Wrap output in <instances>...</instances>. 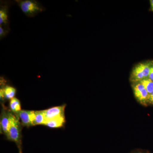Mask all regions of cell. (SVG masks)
I'll list each match as a JSON object with an SVG mask.
<instances>
[{
	"label": "cell",
	"mask_w": 153,
	"mask_h": 153,
	"mask_svg": "<svg viewBox=\"0 0 153 153\" xmlns=\"http://www.w3.org/2000/svg\"><path fill=\"white\" fill-rule=\"evenodd\" d=\"M9 114L10 126L7 137L11 140L16 143L20 149L21 127L19 118L10 112L9 113Z\"/></svg>",
	"instance_id": "6da1fadb"
},
{
	"label": "cell",
	"mask_w": 153,
	"mask_h": 153,
	"mask_svg": "<svg viewBox=\"0 0 153 153\" xmlns=\"http://www.w3.org/2000/svg\"><path fill=\"white\" fill-rule=\"evenodd\" d=\"M17 3L22 12L28 16L33 17L43 11L42 7L35 1H18Z\"/></svg>",
	"instance_id": "7a4b0ae2"
},
{
	"label": "cell",
	"mask_w": 153,
	"mask_h": 153,
	"mask_svg": "<svg viewBox=\"0 0 153 153\" xmlns=\"http://www.w3.org/2000/svg\"><path fill=\"white\" fill-rule=\"evenodd\" d=\"M151 66L149 63H140L135 66L131 76V80L134 82L141 81L146 78L149 74Z\"/></svg>",
	"instance_id": "3957f363"
},
{
	"label": "cell",
	"mask_w": 153,
	"mask_h": 153,
	"mask_svg": "<svg viewBox=\"0 0 153 153\" xmlns=\"http://www.w3.org/2000/svg\"><path fill=\"white\" fill-rule=\"evenodd\" d=\"M66 106V105H63L60 106L54 107L43 111L46 120L65 117L64 112Z\"/></svg>",
	"instance_id": "277c9868"
},
{
	"label": "cell",
	"mask_w": 153,
	"mask_h": 153,
	"mask_svg": "<svg viewBox=\"0 0 153 153\" xmlns=\"http://www.w3.org/2000/svg\"><path fill=\"white\" fill-rule=\"evenodd\" d=\"M133 91L135 97L142 104L146 105L148 102L149 94L142 84L137 83L133 86Z\"/></svg>",
	"instance_id": "5b68a950"
},
{
	"label": "cell",
	"mask_w": 153,
	"mask_h": 153,
	"mask_svg": "<svg viewBox=\"0 0 153 153\" xmlns=\"http://www.w3.org/2000/svg\"><path fill=\"white\" fill-rule=\"evenodd\" d=\"M17 115V117L20 119L23 125L27 126H34V111L21 110Z\"/></svg>",
	"instance_id": "8992f818"
},
{
	"label": "cell",
	"mask_w": 153,
	"mask_h": 153,
	"mask_svg": "<svg viewBox=\"0 0 153 153\" xmlns=\"http://www.w3.org/2000/svg\"><path fill=\"white\" fill-rule=\"evenodd\" d=\"M9 111L5 109L2 111L1 119V127L2 131L5 134L8 136L9 126H10V114Z\"/></svg>",
	"instance_id": "52a82bcc"
},
{
	"label": "cell",
	"mask_w": 153,
	"mask_h": 153,
	"mask_svg": "<svg viewBox=\"0 0 153 153\" xmlns=\"http://www.w3.org/2000/svg\"><path fill=\"white\" fill-rule=\"evenodd\" d=\"M16 91V90L15 88L9 86V85H7L4 88H1V90H0L1 98L12 99L15 97Z\"/></svg>",
	"instance_id": "ba28073f"
},
{
	"label": "cell",
	"mask_w": 153,
	"mask_h": 153,
	"mask_svg": "<svg viewBox=\"0 0 153 153\" xmlns=\"http://www.w3.org/2000/svg\"><path fill=\"white\" fill-rule=\"evenodd\" d=\"M65 117L58 118L50 120H46L44 125L51 128H59L62 127L65 123Z\"/></svg>",
	"instance_id": "9c48e42d"
},
{
	"label": "cell",
	"mask_w": 153,
	"mask_h": 153,
	"mask_svg": "<svg viewBox=\"0 0 153 153\" xmlns=\"http://www.w3.org/2000/svg\"><path fill=\"white\" fill-rule=\"evenodd\" d=\"M10 106L11 111L16 114L22 110L21 102L16 97L10 100Z\"/></svg>",
	"instance_id": "30bf717a"
},
{
	"label": "cell",
	"mask_w": 153,
	"mask_h": 153,
	"mask_svg": "<svg viewBox=\"0 0 153 153\" xmlns=\"http://www.w3.org/2000/svg\"><path fill=\"white\" fill-rule=\"evenodd\" d=\"M35 113V120H34V125H44L46 122V119L44 116V111H34Z\"/></svg>",
	"instance_id": "8fae6325"
},
{
	"label": "cell",
	"mask_w": 153,
	"mask_h": 153,
	"mask_svg": "<svg viewBox=\"0 0 153 153\" xmlns=\"http://www.w3.org/2000/svg\"><path fill=\"white\" fill-rule=\"evenodd\" d=\"M8 15L7 8H1L0 10V25L3 26L7 23Z\"/></svg>",
	"instance_id": "7c38bea8"
},
{
	"label": "cell",
	"mask_w": 153,
	"mask_h": 153,
	"mask_svg": "<svg viewBox=\"0 0 153 153\" xmlns=\"http://www.w3.org/2000/svg\"><path fill=\"white\" fill-rule=\"evenodd\" d=\"M140 83L142 84L145 89L150 94L153 91V81L149 78H145L140 81Z\"/></svg>",
	"instance_id": "4fadbf2b"
},
{
	"label": "cell",
	"mask_w": 153,
	"mask_h": 153,
	"mask_svg": "<svg viewBox=\"0 0 153 153\" xmlns=\"http://www.w3.org/2000/svg\"><path fill=\"white\" fill-rule=\"evenodd\" d=\"M7 32L5 30L4 28L3 27V26L0 25V37L1 38H3L4 36H6Z\"/></svg>",
	"instance_id": "5bb4252c"
},
{
	"label": "cell",
	"mask_w": 153,
	"mask_h": 153,
	"mask_svg": "<svg viewBox=\"0 0 153 153\" xmlns=\"http://www.w3.org/2000/svg\"><path fill=\"white\" fill-rule=\"evenodd\" d=\"M149 78L153 81V66L150 67L149 74Z\"/></svg>",
	"instance_id": "9a60e30c"
},
{
	"label": "cell",
	"mask_w": 153,
	"mask_h": 153,
	"mask_svg": "<svg viewBox=\"0 0 153 153\" xmlns=\"http://www.w3.org/2000/svg\"><path fill=\"white\" fill-rule=\"evenodd\" d=\"M148 102L153 104V91L150 94H149Z\"/></svg>",
	"instance_id": "2e32d148"
},
{
	"label": "cell",
	"mask_w": 153,
	"mask_h": 153,
	"mask_svg": "<svg viewBox=\"0 0 153 153\" xmlns=\"http://www.w3.org/2000/svg\"><path fill=\"white\" fill-rule=\"evenodd\" d=\"M150 4L151 10L153 11V0H151Z\"/></svg>",
	"instance_id": "e0dca14e"
},
{
	"label": "cell",
	"mask_w": 153,
	"mask_h": 153,
	"mask_svg": "<svg viewBox=\"0 0 153 153\" xmlns=\"http://www.w3.org/2000/svg\"><path fill=\"white\" fill-rule=\"evenodd\" d=\"M20 153H22V152H21V151H20Z\"/></svg>",
	"instance_id": "ac0fdd59"
}]
</instances>
